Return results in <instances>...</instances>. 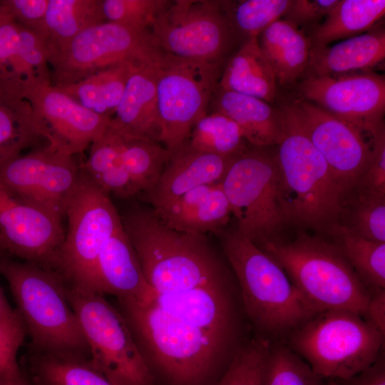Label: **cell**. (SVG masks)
Masks as SVG:
<instances>
[{"instance_id":"f546056e","label":"cell","mask_w":385,"mask_h":385,"mask_svg":"<svg viewBox=\"0 0 385 385\" xmlns=\"http://www.w3.org/2000/svg\"><path fill=\"white\" fill-rule=\"evenodd\" d=\"M81 166L91 180L108 194L125 199L138 193L125 167L118 133L110 124L104 133L91 143L88 159Z\"/></svg>"},{"instance_id":"60d3db41","label":"cell","mask_w":385,"mask_h":385,"mask_svg":"<svg viewBox=\"0 0 385 385\" xmlns=\"http://www.w3.org/2000/svg\"><path fill=\"white\" fill-rule=\"evenodd\" d=\"M268 345L255 337L246 341L215 385H260L261 371Z\"/></svg>"},{"instance_id":"d4e9b609","label":"cell","mask_w":385,"mask_h":385,"mask_svg":"<svg viewBox=\"0 0 385 385\" xmlns=\"http://www.w3.org/2000/svg\"><path fill=\"white\" fill-rule=\"evenodd\" d=\"M385 58V31L376 28L332 46H312L307 76H323L367 71Z\"/></svg>"},{"instance_id":"7c38bea8","label":"cell","mask_w":385,"mask_h":385,"mask_svg":"<svg viewBox=\"0 0 385 385\" xmlns=\"http://www.w3.org/2000/svg\"><path fill=\"white\" fill-rule=\"evenodd\" d=\"M163 52L150 31L105 21L82 31L63 46L48 49L51 83L71 84L120 63L156 60Z\"/></svg>"},{"instance_id":"7402d4cb","label":"cell","mask_w":385,"mask_h":385,"mask_svg":"<svg viewBox=\"0 0 385 385\" xmlns=\"http://www.w3.org/2000/svg\"><path fill=\"white\" fill-rule=\"evenodd\" d=\"M232 158L197 149L188 140L170 153L158 183L148 192L153 207L160 206L199 186L221 182Z\"/></svg>"},{"instance_id":"9a60e30c","label":"cell","mask_w":385,"mask_h":385,"mask_svg":"<svg viewBox=\"0 0 385 385\" xmlns=\"http://www.w3.org/2000/svg\"><path fill=\"white\" fill-rule=\"evenodd\" d=\"M21 83L39 136L56 150L72 155L81 153L110 124L111 117L84 108L49 82L26 78Z\"/></svg>"},{"instance_id":"e0dca14e","label":"cell","mask_w":385,"mask_h":385,"mask_svg":"<svg viewBox=\"0 0 385 385\" xmlns=\"http://www.w3.org/2000/svg\"><path fill=\"white\" fill-rule=\"evenodd\" d=\"M302 99L365 130L384 128L385 78L374 72L307 76L298 86Z\"/></svg>"},{"instance_id":"83f0119b","label":"cell","mask_w":385,"mask_h":385,"mask_svg":"<svg viewBox=\"0 0 385 385\" xmlns=\"http://www.w3.org/2000/svg\"><path fill=\"white\" fill-rule=\"evenodd\" d=\"M277 79L258 38H247L227 63L218 86L267 103L276 96Z\"/></svg>"},{"instance_id":"f1b7e54d","label":"cell","mask_w":385,"mask_h":385,"mask_svg":"<svg viewBox=\"0 0 385 385\" xmlns=\"http://www.w3.org/2000/svg\"><path fill=\"white\" fill-rule=\"evenodd\" d=\"M20 366L34 385H115L93 367L90 358L78 354L29 346Z\"/></svg>"},{"instance_id":"d590c367","label":"cell","mask_w":385,"mask_h":385,"mask_svg":"<svg viewBox=\"0 0 385 385\" xmlns=\"http://www.w3.org/2000/svg\"><path fill=\"white\" fill-rule=\"evenodd\" d=\"M188 142L197 149L226 158L235 157L248 148L237 124L217 112L207 113L196 123Z\"/></svg>"},{"instance_id":"e575fe53","label":"cell","mask_w":385,"mask_h":385,"mask_svg":"<svg viewBox=\"0 0 385 385\" xmlns=\"http://www.w3.org/2000/svg\"><path fill=\"white\" fill-rule=\"evenodd\" d=\"M113 128L118 133L123 160L132 182L138 192H149L155 187L168 165L170 152L160 143Z\"/></svg>"},{"instance_id":"5b68a950","label":"cell","mask_w":385,"mask_h":385,"mask_svg":"<svg viewBox=\"0 0 385 385\" xmlns=\"http://www.w3.org/2000/svg\"><path fill=\"white\" fill-rule=\"evenodd\" d=\"M260 248L281 266L315 312L346 309L364 317L370 292L332 241L304 232Z\"/></svg>"},{"instance_id":"ab89813d","label":"cell","mask_w":385,"mask_h":385,"mask_svg":"<svg viewBox=\"0 0 385 385\" xmlns=\"http://www.w3.org/2000/svg\"><path fill=\"white\" fill-rule=\"evenodd\" d=\"M170 2L168 0H101V9L105 21L150 31L155 18Z\"/></svg>"},{"instance_id":"7a4b0ae2","label":"cell","mask_w":385,"mask_h":385,"mask_svg":"<svg viewBox=\"0 0 385 385\" xmlns=\"http://www.w3.org/2000/svg\"><path fill=\"white\" fill-rule=\"evenodd\" d=\"M120 219L145 278L156 293L228 281L226 270L205 235L172 229L153 208H135Z\"/></svg>"},{"instance_id":"f907efd6","label":"cell","mask_w":385,"mask_h":385,"mask_svg":"<svg viewBox=\"0 0 385 385\" xmlns=\"http://www.w3.org/2000/svg\"><path fill=\"white\" fill-rule=\"evenodd\" d=\"M14 310V309L9 304L0 284V318L9 314Z\"/></svg>"},{"instance_id":"603a6c76","label":"cell","mask_w":385,"mask_h":385,"mask_svg":"<svg viewBox=\"0 0 385 385\" xmlns=\"http://www.w3.org/2000/svg\"><path fill=\"white\" fill-rule=\"evenodd\" d=\"M153 209L169 227L202 235L220 232L232 215L220 182L199 186Z\"/></svg>"},{"instance_id":"f6af8a7d","label":"cell","mask_w":385,"mask_h":385,"mask_svg":"<svg viewBox=\"0 0 385 385\" xmlns=\"http://www.w3.org/2000/svg\"><path fill=\"white\" fill-rule=\"evenodd\" d=\"M49 0H2L1 9L20 26L42 34Z\"/></svg>"},{"instance_id":"d6a6232c","label":"cell","mask_w":385,"mask_h":385,"mask_svg":"<svg viewBox=\"0 0 385 385\" xmlns=\"http://www.w3.org/2000/svg\"><path fill=\"white\" fill-rule=\"evenodd\" d=\"M103 22L101 0H49L41 36L48 49L56 48Z\"/></svg>"},{"instance_id":"4fadbf2b","label":"cell","mask_w":385,"mask_h":385,"mask_svg":"<svg viewBox=\"0 0 385 385\" xmlns=\"http://www.w3.org/2000/svg\"><path fill=\"white\" fill-rule=\"evenodd\" d=\"M150 31L165 53L220 65L236 36L222 1L214 0L170 1Z\"/></svg>"},{"instance_id":"ba28073f","label":"cell","mask_w":385,"mask_h":385,"mask_svg":"<svg viewBox=\"0 0 385 385\" xmlns=\"http://www.w3.org/2000/svg\"><path fill=\"white\" fill-rule=\"evenodd\" d=\"M65 216L67 231L50 269L68 285L95 292L94 272L99 254L122 225L109 194L96 185L81 166Z\"/></svg>"},{"instance_id":"ee69618b","label":"cell","mask_w":385,"mask_h":385,"mask_svg":"<svg viewBox=\"0 0 385 385\" xmlns=\"http://www.w3.org/2000/svg\"><path fill=\"white\" fill-rule=\"evenodd\" d=\"M354 190L359 197H385V130L376 135L371 160Z\"/></svg>"},{"instance_id":"8992f818","label":"cell","mask_w":385,"mask_h":385,"mask_svg":"<svg viewBox=\"0 0 385 385\" xmlns=\"http://www.w3.org/2000/svg\"><path fill=\"white\" fill-rule=\"evenodd\" d=\"M0 274L7 281L30 346L90 358L78 319L68 300L67 282L55 270L1 256Z\"/></svg>"},{"instance_id":"ac0fdd59","label":"cell","mask_w":385,"mask_h":385,"mask_svg":"<svg viewBox=\"0 0 385 385\" xmlns=\"http://www.w3.org/2000/svg\"><path fill=\"white\" fill-rule=\"evenodd\" d=\"M0 234L6 252L50 268L66 232L62 219L0 183Z\"/></svg>"},{"instance_id":"681fc988","label":"cell","mask_w":385,"mask_h":385,"mask_svg":"<svg viewBox=\"0 0 385 385\" xmlns=\"http://www.w3.org/2000/svg\"><path fill=\"white\" fill-rule=\"evenodd\" d=\"M0 385H34L28 376L22 372L16 376L0 375Z\"/></svg>"},{"instance_id":"52a82bcc","label":"cell","mask_w":385,"mask_h":385,"mask_svg":"<svg viewBox=\"0 0 385 385\" xmlns=\"http://www.w3.org/2000/svg\"><path fill=\"white\" fill-rule=\"evenodd\" d=\"M384 338L359 314L328 309L299 326L284 344L321 377L344 379L376 361Z\"/></svg>"},{"instance_id":"c3c4849f","label":"cell","mask_w":385,"mask_h":385,"mask_svg":"<svg viewBox=\"0 0 385 385\" xmlns=\"http://www.w3.org/2000/svg\"><path fill=\"white\" fill-rule=\"evenodd\" d=\"M364 318L385 336V289L370 292Z\"/></svg>"},{"instance_id":"44dd1931","label":"cell","mask_w":385,"mask_h":385,"mask_svg":"<svg viewBox=\"0 0 385 385\" xmlns=\"http://www.w3.org/2000/svg\"><path fill=\"white\" fill-rule=\"evenodd\" d=\"M94 291L116 299L151 302L155 290L147 282L135 252L121 227L106 242L94 272Z\"/></svg>"},{"instance_id":"7bdbcfd3","label":"cell","mask_w":385,"mask_h":385,"mask_svg":"<svg viewBox=\"0 0 385 385\" xmlns=\"http://www.w3.org/2000/svg\"><path fill=\"white\" fill-rule=\"evenodd\" d=\"M26 334L16 309L0 318V375L16 376L22 372L17 354Z\"/></svg>"},{"instance_id":"74e56055","label":"cell","mask_w":385,"mask_h":385,"mask_svg":"<svg viewBox=\"0 0 385 385\" xmlns=\"http://www.w3.org/2000/svg\"><path fill=\"white\" fill-rule=\"evenodd\" d=\"M260 385H327L310 366L284 343L268 345Z\"/></svg>"},{"instance_id":"3957f363","label":"cell","mask_w":385,"mask_h":385,"mask_svg":"<svg viewBox=\"0 0 385 385\" xmlns=\"http://www.w3.org/2000/svg\"><path fill=\"white\" fill-rule=\"evenodd\" d=\"M223 252L238 282L245 314L255 337L284 343L315 312L281 266L237 230L222 236Z\"/></svg>"},{"instance_id":"5bb4252c","label":"cell","mask_w":385,"mask_h":385,"mask_svg":"<svg viewBox=\"0 0 385 385\" xmlns=\"http://www.w3.org/2000/svg\"><path fill=\"white\" fill-rule=\"evenodd\" d=\"M287 105L327 162L346 197L371 160L376 135L384 128L371 133L302 98Z\"/></svg>"},{"instance_id":"b9f144b4","label":"cell","mask_w":385,"mask_h":385,"mask_svg":"<svg viewBox=\"0 0 385 385\" xmlns=\"http://www.w3.org/2000/svg\"><path fill=\"white\" fill-rule=\"evenodd\" d=\"M356 197L346 224H341L360 237L385 242V197Z\"/></svg>"},{"instance_id":"8d00e7d4","label":"cell","mask_w":385,"mask_h":385,"mask_svg":"<svg viewBox=\"0 0 385 385\" xmlns=\"http://www.w3.org/2000/svg\"><path fill=\"white\" fill-rule=\"evenodd\" d=\"M293 0L222 1L235 35L258 36L272 23L284 16Z\"/></svg>"},{"instance_id":"7dc6e473","label":"cell","mask_w":385,"mask_h":385,"mask_svg":"<svg viewBox=\"0 0 385 385\" xmlns=\"http://www.w3.org/2000/svg\"><path fill=\"white\" fill-rule=\"evenodd\" d=\"M327 385H385L384 349L376 361L364 370L348 378L328 379Z\"/></svg>"},{"instance_id":"f35d334b","label":"cell","mask_w":385,"mask_h":385,"mask_svg":"<svg viewBox=\"0 0 385 385\" xmlns=\"http://www.w3.org/2000/svg\"><path fill=\"white\" fill-rule=\"evenodd\" d=\"M19 33L16 55L5 69L23 79L36 78L51 83L48 53L45 38L39 33L20 25Z\"/></svg>"},{"instance_id":"9c48e42d","label":"cell","mask_w":385,"mask_h":385,"mask_svg":"<svg viewBox=\"0 0 385 385\" xmlns=\"http://www.w3.org/2000/svg\"><path fill=\"white\" fill-rule=\"evenodd\" d=\"M236 230L258 247L281 239L287 222L275 154L252 146L233 157L220 182Z\"/></svg>"},{"instance_id":"2e32d148","label":"cell","mask_w":385,"mask_h":385,"mask_svg":"<svg viewBox=\"0 0 385 385\" xmlns=\"http://www.w3.org/2000/svg\"><path fill=\"white\" fill-rule=\"evenodd\" d=\"M81 164L48 145L0 165V183L13 193L63 220Z\"/></svg>"},{"instance_id":"6da1fadb","label":"cell","mask_w":385,"mask_h":385,"mask_svg":"<svg viewBox=\"0 0 385 385\" xmlns=\"http://www.w3.org/2000/svg\"><path fill=\"white\" fill-rule=\"evenodd\" d=\"M157 385H215L245 343L192 326L153 300L116 299Z\"/></svg>"},{"instance_id":"277c9868","label":"cell","mask_w":385,"mask_h":385,"mask_svg":"<svg viewBox=\"0 0 385 385\" xmlns=\"http://www.w3.org/2000/svg\"><path fill=\"white\" fill-rule=\"evenodd\" d=\"M281 108L283 133L274 154L287 225L327 233L341 222L345 197L287 105Z\"/></svg>"},{"instance_id":"cb8c5ba5","label":"cell","mask_w":385,"mask_h":385,"mask_svg":"<svg viewBox=\"0 0 385 385\" xmlns=\"http://www.w3.org/2000/svg\"><path fill=\"white\" fill-rule=\"evenodd\" d=\"M210 106L212 112L222 113L235 121L252 146L267 148L279 143L283 133L282 108H273L257 98L219 86Z\"/></svg>"},{"instance_id":"836d02e7","label":"cell","mask_w":385,"mask_h":385,"mask_svg":"<svg viewBox=\"0 0 385 385\" xmlns=\"http://www.w3.org/2000/svg\"><path fill=\"white\" fill-rule=\"evenodd\" d=\"M327 234L369 292L385 289V242L360 237L340 222Z\"/></svg>"},{"instance_id":"1f68e13d","label":"cell","mask_w":385,"mask_h":385,"mask_svg":"<svg viewBox=\"0 0 385 385\" xmlns=\"http://www.w3.org/2000/svg\"><path fill=\"white\" fill-rule=\"evenodd\" d=\"M384 14V0H339L324 21L314 29L309 37L312 46H327L362 34Z\"/></svg>"},{"instance_id":"484cf974","label":"cell","mask_w":385,"mask_h":385,"mask_svg":"<svg viewBox=\"0 0 385 385\" xmlns=\"http://www.w3.org/2000/svg\"><path fill=\"white\" fill-rule=\"evenodd\" d=\"M22 79L0 68V165L41 138L31 106L23 95Z\"/></svg>"},{"instance_id":"816d5d0a","label":"cell","mask_w":385,"mask_h":385,"mask_svg":"<svg viewBox=\"0 0 385 385\" xmlns=\"http://www.w3.org/2000/svg\"><path fill=\"white\" fill-rule=\"evenodd\" d=\"M4 253H6L4 242L3 240V238L0 234V257L3 255H4Z\"/></svg>"},{"instance_id":"8fae6325","label":"cell","mask_w":385,"mask_h":385,"mask_svg":"<svg viewBox=\"0 0 385 385\" xmlns=\"http://www.w3.org/2000/svg\"><path fill=\"white\" fill-rule=\"evenodd\" d=\"M221 76L220 64L163 52L158 63L156 95L161 143L170 153L207 114Z\"/></svg>"},{"instance_id":"30bf717a","label":"cell","mask_w":385,"mask_h":385,"mask_svg":"<svg viewBox=\"0 0 385 385\" xmlns=\"http://www.w3.org/2000/svg\"><path fill=\"white\" fill-rule=\"evenodd\" d=\"M66 295L94 368L115 385H157L125 320L104 294L67 283Z\"/></svg>"},{"instance_id":"bcb514c9","label":"cell","mask_w":385,"mask_h":385,"mask_svg":"<svg viewBox=\"0 0 385 385\" xmlns=\"http://www.w3.org/2000/svg\"><path fill=\"white\" fill-rule=\"evenodd\" d=\"M339 0H293L285 20L297 26H309L325 19Z\"/></svg>"},{"instance_id":"d6986e66","label":"cell","mask_w":385,"mask_h":385,"mask_svg":"<svg viewBox=\"0 0 385 385\" xmlns=\"http://www.w3.org/2000/svg\"><path fill=\"white\" fill-rule=\"evenodd\" d=\"M229 280L173 293H156L153 302L162 309L192 326L242 342L240 295Z\"/></svg>"},{"instance_id":"4316f807","label":"cell","mask_w":385,"mask_h":385,"mask_svg":"<svg viewBox=\"0 0 385 385\" xmlns=\"http://www.w3.org/2000/svg\"><path fill=\"white\" fill-rule=\"evenodd\" d=\"M260 46L270 62L277 82L294 86L307 70L312 42L298 26L285 19L270 25L260 35Z\"/></svg>"},{"instance_id":"ffe728a7","label":"cell","mask_w":385,"mask_h":385,"mask_svg":"<svg viewBox=\"0 0 385 385\" xmlns=\"http://www.w3.org/2000/svg\"><path fill=\"white\" fill-rule=\"evenodd\" d=\"M160 56L154 61L133 65L110 124L124 133L161 143L162 127L156 95L158 63Z\"/></svg>"},{"instance_id":"4dcf8cb0","label":"cell","mask_w":385,"mask_h":385,"mask_svg":"<svg viewBox=\"0 0 385 385\" xmlns=\"http://www.w3.org/2000/svg\"><path fill=\"white\" fill-rule=\"evenodd\" d=\"M120 63L75 83L56 86L84 108L99 115L113 117L122 98L133 65Z\"/></svg>"}]
</instances>
